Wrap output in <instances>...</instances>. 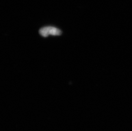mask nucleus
<instances>
[{"instance_id":"nucleus-1","label":"nucleus","mask_w":132,"mask_h":131,"mask_svg":"<svg viewBox=\"0 0 132 131\" xmlns=\"http://www.w3.org/2000/svg\"><path fill=\"white\" fill-rule=\"evenodd\" d=\"M40 35L44 37H47L49 35H60L61 34L60 30L53 26H46L40 29L39 31Z\"/></svg>"}]
</instances>
